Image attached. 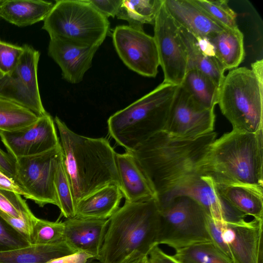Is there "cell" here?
Masks as SVG:
<instances>
[{"label":"cell","mask_w":263,"mask_h":263,"mask_svg":"<svg viewBox=\"0 0 263 263\" xmlns=\"http://www.w3.org/2000/svg\"><path fill=\"white\" fill-rule=\"evenodd\" d=\"M128 263H147V256L139 257Z\"/></svg>","instance_id":"obj_45"},{"label":"cell","mask_w":263,"mask_h":263,"mask_svg":"<svg viewBox=\"0 0 263 263\" xmlns=\"http://www.w3.org/2000/svg\"><path fill=\"white\" fill-rule=\"evenodd\" d=\"M93 258L90 255L83 252H77L73 254L53 259L46 263H87Z\"/></svg>","instance_id":"obj_42"},{"label":"cell","mask_w":263,"mask_h":263,"mask_svg":"<svg viewBox=\"0 0 263 263\" xmlns=\"http://www.w3.org/2000/svg\"><path fill=\"white\" fill-rule=\"evenodd\" d=\"M16 67L9 74L0 77V98L21 105L39 117L46 113L41 98L37 79L40 54L24 45Z\"/></svg>","instance_id":"obj_10"},{"label":"cell","mask_w":263,"mask_h":263,"mask_svg":"<svg viewBox=\"0 0 263 263\" xmlns=\"http://www.w3.org/2000/svg\"><path fill=\"white\" fill-rule=\"evenodd\" d=\"M179 196L189 197L195 200L207 215L215 220L232 224H241L247 221V216L218 194L210 176L197 175L187 178L164 199L158 201L159 206Z\"/></svg>","instance_id":"obj_14"},{"label":"cell","mask_w":263,"mask_h":263,"mask_svg":"<svg viewBox=\"0 0 263 263\" xmlns=\"http://www.w3.org/2000/svg\"><path fill=\"white\" fill-rule=\"evenodd\" d=\"M159 209L161 220L157 245H165L176 250L212 241L207 227L208 215L192 198L177 197Z\"/></svg>","instance_id":"obj_8"},{"label":"cell","mask_w":263,"mask_h":263,"mask_svg":"<svg viewBox=\"0 0 263 263\" xmlns=\"http://www.w3.org/2000/svg\"><path fill=\"white\" fill-rule=\"evenodd\" d=\"M214 131L193 139L173 137L163 130L137 146L132 154L160 201L183 181L206 174Z\"/></svg>","instance_id":"obj_1"},{"label":"cell","mask_w":263,"mask_h":263,"mask_svg":"<svg viewBox=\"0 0 263 263\" xmlns=\"http://www.w3.org/2000/svg\"><path fill=\"white\" fill-rule=\"evenodd\" d=\"M23 47L0 40V72L10 74L15 68L23 52Z\"/></svg>","instance_id":"obj_36"},{"label":"cell","mask_w":263,"mask_h":263,"mask_svg":"<svg viewBox=\"0 0 263 263\" xmlns=\"http://www.w3.org/2000/svg\"><path fill=\"white\" fill-rule=\"evenodd\" d=\"M99 47H80L58 39H50L48 53L59 66L63 78L72 84L83 79L91 67Z\"/></svg>","instance_id":"obj_17"},{"label":"cell","mask_w":263,"mask_h":263,"mask_svg":"<svg viewBox=\"0 0 263 263\" xmlns=\"http://www.w3.org/2000/svg\"><path fill=\"white\" fill-rule=\"evenodd\" d=\"M0 211L15 218H30L34 215L21 195L0 189Z\"/></svg>","instance_id":"obj_34"},{"label":"cell","mask_w":263,"mask_h":263,"mask_svg":"<svg viewBox=\"0 0 263 263\" xmlns=\"http://www.w3.org/2000/svg\"><path fill=\"white\" fill-rule=\"evenodd\" d=\"M263 129H232L211 145L206 174L217 184L263 187Z\"/></svg>","instance_id":"obj_4"},{"label":"cell","mask_w":263,"mask_h":263,"mask_svg":"<svg viewBox=\"0 0 263 263\" xmlns=\"http://www.w3.org/2000/svg\"><path fill=\"white\" fill-rule=\"evenodd\" d=\"M63 222L50 221L34 216L32 222L30 243L53 245L65 241Z\"/></svg>","instance_id":"obj_32"},{"label":"cell","mask_w":263,"mask_h":263,"mask_svg":"<svg viewBox=\"0 0 263 263\" xmlns=\"http://www.w3.org/2000/svg\"><path fill=\"white\" fill-rule=\"evenodd\" d=\"M0 138L15 160L42 154L60 145L54 120L48 112L28 127L13 132L0 131Z\"/></svg>","instance_id":"obj_15"},{"label":"cell","mask_w":263,"mask_h":263,"mask_svg":"<svg viewBox=\"0 0 263 263\" xmlns=\"http://www.w3.org/2000/svg\"><path fill=\"white\" fill-rule=\"evenodd\" d=\"M122 197L117 185L105 186L77 202L75 217L108 219L119 208Z\"/></svg>","instance_id":"obj_21"},{"label":"cell","mask_w":263,"mask_h":263,"mask_svg":"<svg viewBox=\"0 0 263 263\" xmlns=\"http://www.w3.org/2000/svg\"><path fill=\"white\" fill-rule=\"evenodd\" d=\"M206 222L208 231L212 241L232 261L230 251L222 238V230L223 222L215 220L207 215Z\"/></svg>","instance_id":"obj_37"},{"label":"cell","mask_w":263,"mask_h":263,"mask_svg":"<svg viewBox=\"0 0 263 263\" xmlns=\"http://www.w3.org/2000/svg\"><path fill=\"white\" fill-rule=\"evenodd\" d=\"M3 76L1 72H0V77Z\"/></svg>","instance_id":"obj_46"},{"label":"cell","mask_w":263,"mask_h":263,"mask_svg":"<svg viewBox=\"0 0 263 263\" xmlns=\"http://www.w3.org/2000/svg\"><path fill=\"white\" fill-rule=\"evenodd\" d=\"M65 240L76 252H85L97 259L109 223L108 219L66 218Z\"/></svg>","instance_id":"obj_18"},{"label":"cell","mask_w":263,"mask_h":263,"mask_svg":"<svg viewBox=\"0 0 263 263\" xmlns=\"http://www.w3.org/2000/svg\"><path fill=\"white\" fill-rule=\"evenodd\" d=\"M208 38L214 47L215 59L224 72L237 68L243 62V34L238 27L224 29Z\"/></svg>","instance_id":"obj_23"},{"label":"cell","mask_w":263,"mask_h":263,"mask_svg":"<svg viewBox=\"0 0 263 263\" xmlns=\"http://www.w3.org/2000/svg\"><path fill=\"white\" fill-rule=\"evenodd\" d=\"M178 27L187 53L186 72L192 69L199 70L210 77L219 87L224 77V72L216 60L203 54L194 36L185 29Z\"/></svg>","instance_id":"obj_26"},{"label":"cell","mask_w":263,"mask_h":263,"mask_svg":"<svg viewBox=\"0 0 263 263\" xmlns=\"http://www.w3.org/2000/svg\"><path fill=\"white\" fill-rule=\"evenodd\" d=\"M61 144L47 152L16 160L14 181L40 207L58 205L54 177Z\"/></svg>","instance_id":"obj_9"},{"label":"cell","mask_w":263,"mask_h":263,"mask_svg":"<svg viewBox=\"0 0 263 263\" xmlns=\"http://www.w3.org/2000/svg\"><path fill=\"white\" fill-rule=\"evenodd\" d=\"M209 16L224 28L238 27L236 13L229 6L227 0H192Z\"/></svg>","instance_id":"obj_33"},{"label":"cell","mask_w":263,"mask_h":263,"mask_svg":"<svg viewBox=\"0 0 263 263\" xmlns=\"http://www.w3.org/2000/svg\"><path fill=\"white\" fill-rule=\"evenodd\" d=\"M194 37L202 53L209 57L215 59L214 47L209 39L206 37L194 36Z\"/></svg>","instance_id":"obj_44"},{"label":"cell","mask_w":263,"mask_h":263,"mask_svg":"<svg viewBox=\"0 0 263 263\" xmlns=\"http://www.w3.org/2000/svg\"><path fill=\"white\" fill-rule=\"evenodd\" d=\"M98 11L106 18L115 17L121 7L122 0H87Z\"/></svg>","instance_id":"obj_39"},{"label":"cell","mask_w":263,"mask_h":263,"mask_svg":"<svg viewBox=\"0 0 263 263\" xmlns=\"http://www.w3.org/2000/svg\"><path fill=\"white\" fill-rule=\"evenodd\" d=\"M120 190L125 201L138 202L156 198V194L132 154L116 153Z\"/></svg>","instance_id":"obj_19"},{"label":"cell","mask_w":263,"mask_h":263,"mask_svg":"<svg viewBox=\"0 0 263 263\" xmlns=\"http://www.w3.org/2000/svg\"><path fill=\"white\" fill-rule=\"evenodd\" d=\"M217 104L233 129L256 133L263 129V61L240 67L224 76Z\"/></svg>","instance_id":"obj_6"},{"label":"cell","mask_w":263,"mask_h":263,"mask_svg":"<svg viewBox=\"0 0 263 263\" xmlns=\"http://www.w3.org/2000/svg\"><path fill=\"white\" fill-rule=\"evenodd\" d=\"M60 137L63 164L74 202L110 184L120 189L116 153L105 138L72 131L58 117L54 119Z\"/></svg>","instance_id":"obj_2"},{"label":"cell","mask_w":263,"mask_h":263,"mask_svg":"<svg viewBox=\"0 0 263 263\" xmlns=\"http://www.w3.org/2000/svg\"><path fill=\"white\" fill-rule=\"evenodd\" d=\"M0 189L15 192L28 199L27 193L12 178L7 176L0 170Z\"/></svg>","instance_id":"obj_43"},{"label":"cell","mask_w":263,"mask_h":263,"mask_svg":"<svg viewBox=\"0 0 263 263\" xmlns=\"http://www.w3.org/2000/svg\"><path fill=\"white\" fill-rule=\"evenodd\" d=\"M179 86L162 82L152 91L108 119V134L126 152H132L163 130Z\"/></svg>","instance_id":"obj_5"},{"label":"cell","mask_w":263,"mask_h":263,"mask_svg":"<svg viewBox=\"0 0 263 263\" xmlns=\"http://www.w3.org/2000/svg\"><path fill=\"white\" fill-rule=\"evenodd\" d=\"M171 256L178 263H233L212 241L175 250Z\"/></svg>","instance_id":"obj_29"},{"label":"cell","mask_w":263,"mask_h":263,"mask_svg":"<svg viewBox=\"0 0 263 263\" xmlns=\"http://www.w3.org/2000/svg\"><path fill=\"white\" fill-rule=\"evenodd\" d=\"M163 0H122L116 15L127 21L128 26L143 29L144 24L154 25L157 11Z\"/></svg>","instance_id":"obj_28"},{"label":"cell","mask_w":263,"mask_h":263,"mask_svg":"<svg viewBox=\"0 0 263 263\" xmlns=\"http://www.w3.org/2000/svg\"><path fill=\"white\" fill-rule=\"evenodd\" d=\"M76 252L66 241L53 245H30L21 249L0 252V263H46Z\"/></svg>","instance_id":"obj_25"},{"label":"cell","mask_w":263,"mask_h":263,"mask_svg":"<svg viewBox=\"0 0 263 263\" xmlns=\"http://www.w3.org/2000/svg\"><path fill=\"white\" fill-rule=\"evenodd\" d=\"M54 187L58 201L57 206L60 209L61 214L66 218L74 217L76 203L64 168L62 152L58 160L54 177Z\"/></svg>","instance_id":"obj_31"},{"label":"cell","mask_w":263,"mask_h":263,"mask_svg":"<svg viewBox=\"0 0 263 263\" xmlns=\"http://www.w3.org/2000/svg\"><path fill=\"white\" fill-rule=\"evenodd\" d=\"M112 38L119 57L128 68L144 77L157 76L159 61L153 36L143 29L121 25L114 29Z\"/></svg>","instance_id":"obj_12"},{"label":"cell","mask_w":263,"mask_h":263,"mask_svg":"<svg viewBox=\"0 0 263 263\" xmlns=\"http://www.w3.org/2000/svg\"><path fill=\"white\" fill-rule=\"evenodd\" d=\"M147 263H178L171 255L163 251L159 245H155L147 256Z\"/></svg>","instance_id":"obj_41"},{"label":"cell","mask_w":263,"mask_h":263,"mask_svg":"<svg viewBox=\"0 0 263 263\" xmlns=\"http://www.w3.org/2000/svg\"><path fill=\"white\" fill-rule=\"evenodd\" d=\"M160 212L156 198L125 202L110 217L97 260L100 263H128L148 256L157 245Z\"/></svg>","instance_id":"obj_3"},{"label":"cell","mask_w":263,"mask_h":263,"mask_svg":"<svg viewBox=\"0 0 263 263\" xmlns=\"http://www.w3.org/2000/svg\"><path fill=\"white\" fill-rule=\"evenodd\" d=\"M52 2L42 0H0V17L18 27L44 21Z\"/></svg>","instance_id":"obj_24"},{"label":"cell","mask_w":263,"mask_h":263,"mask_svg":"<svg viewBox=\"0 0 263 263\" xmlns=\"http://www.w3.org/2000/svg\"><path fill=\"white\" fill-rule=\"evenodd\" d=\"M16 160L0 148V170L14 180Z\"/></svg>","instance_id":"obj_40"},{"label":"cell","mask_w":263,"mask_h":263,"mask_svg":"<svg viewBox=\"0 0 263 263\" xmlns=\"http://www.w3.org/2000/svg\"><path fill=\"white\" fill-rule=\"evenodd\" d=\"M177 25L194 36L208 37L226 29L209 16L192 0H164Z\"/></svg>","instance_id":"obj_20"},{"label":"cell","mask_w":263,"mask_h":263,"mask_svg":"<svg viewBox=\"0 0 263 263\" xmlns=\"http://www.w3.org/2000/svg\"><path fill=\"white\" fill-rule=\"evenodd\" d=\"M214 184L218 194L236 210L247 216L263 220V187L238 184Z\"/></svg>","instance_id":"obj_22"},{"label":"cell","mask_w":263,"mask_h":263,"mask_svg":"<svg viewBox=\"0 0 263 263\" xmlns=\"http://www.w3.org/2000/svg\"><path fill=\"white\" fill-rule=\"evenodd\" d=\"M181 85L201 107L214 109L218 102L219 87L210 77L192 69L186 72Z\"/></svg>","instance_id":"obj_27"},{"label":"cell","mask_w":263,"mask_h":263,"mask_svg":"<svg viewBox=\"0 0 263 263\" xmlns=\"http://www.w3.org/2000/svg\"><path fill=\"white\" fill-rule=\"evenodd\" d=\"M29 242L0 216V252L26 247Z\"/></svg>","instance_id":"obj_35"},{"label":"cell","mask_w":263,"mask_h":263,"mask_svg":"<svg viewBox=\"0 0 263 263\" xmlns=\"http://www.w3.org/2000/svg\"><path fill=\"white\" fill-rule=\"evenodd\" d=\"M214 109L201 107L181 85L172 103L163 131L183 139H193L214 131Z\"/></svg>","instance_id":"obj_13"},{"label":"cell","mask_w":263,"mask_h":263,"mask_svg":"<svg viewBox=\"0 0 263 263\" xmlns=\"http://www.w3.org/2000/svg\"><path fill=\"white\" fill-rule=\"evenodd\" d=\"M0 216L30 243L32 222L34 215L30 218H15L0 211Z\"/></svg>","instance_id":"obj_38"},{"label":"cell","mask_w":263,"mask_h":263,"mask_svg":"<svg viewBox=\"0 0 263 263\" xmlns=\"http://www.w3.org/2000/svg\"><path fill=\"white\" fill-rule=\"evenodd\" d=\"M42 29L50 39L80 47H100L110 29V23L87 0H59L44 19Z\"/></svg>","instance_id":"obj_7"},{"label":"cell","mask_w":263,"mask_h":263,"mask_svg":"<svg viewBox=\"0 0 263 263\" xmlns=\"http://www.w3.org/2000/svg\"><path fill=\"white\" fill-rule=\"evenodd\" d=\"M39 117L30 110L0 98V131L13 132L34 124Z\"/></svg>","instance_id":"obj_30"},{"label":"cell","mask_w":263,"mask_h":263,"mask_svg":"<svg viewBox=\"0 0 263 263\" xmlns=\"http://www.w3.org/2000/svg\"><path fill=\"white\" fill-rule=\"evenodd\" d=\"M154 32L163 82L179 86L186 72L187 53L179 27L166 10L164 0L155 17Z\"/></svg>","instance_id":"obj_11"},{"label":"cell","mask_w":263,"mask_h":263,"mask_svg":"<svg viewBox=\"0 0 263 263\" xmlns=\"http://www.w3.org/2000/svg\"><path fill=\"white\" fill-rule=\"evenodd\" d=\"M222 235L233 263H257L262 248V220L253 219L244 223L223 222Z\"/></svg>","instance_id":"obj_16"}]
</instances>
